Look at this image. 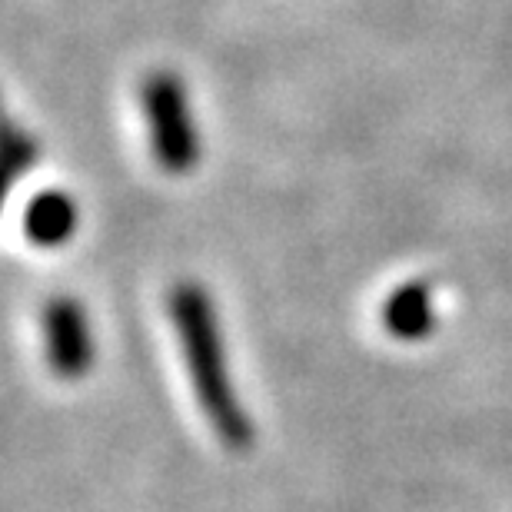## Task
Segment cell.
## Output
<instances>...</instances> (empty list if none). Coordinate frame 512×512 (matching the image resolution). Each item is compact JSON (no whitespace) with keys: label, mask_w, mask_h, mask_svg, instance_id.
<instances>
[{"label":"cell","mask_w":512,"mask_h":512,"mask_svg":"<svg viewBox=\"0 0 512 512\" xmlns=\"http://www.w3.org/2000/svg\"><path fill=\"white\" fill-rule=\"evenodd\" d=\"M167 310L203 419L223 446L243 453L253 446V419L247 416L230 380L217 306L200 283H177L170 290Z\"/></svg>","instance_id":"6da1fadb"},{"label":"cell","mask_w":512,"mask_h":512,"mask_svg":"<svg viewBox=\"0 0 512 512\" xmlns=\"http://www.w3.org/2000/svg\"><path fill=\"white\" fill-rule=\"evenodd\" d=\"M143 114H147L150 150L163 173L183 177L200 163V133L193 124L190 97L180 77L170 70H157L143 80Z\"/></svg>","instance_id":"7a4b0ae2"},{"label":"cell","mask_w":512,"mask_h":512,"mask_svg":"<svg viewBox=\"0 0 512 512\" xmlns=\"http://www.w3.org/2000/svg\"><path fill=\"white\" fill-rule=\"evenodd\" d=\"M44 356L60 380H80L94 366V333H90L87 310L74 296H57L44 306Z\"/></svg>","instance_id":"3957f363"},{"label":"cell","mask_w":512,"mask_h":512,"mask_svg":"<svg viewBox=\"0 0 512 512\" xmlns=\"http://www.w3.org/2000/svg\"><path fill=\"white\" fill-rule=\"evenodd\" d=\"M383 330L399 343H419L436 330L433 286L426 280H409L396 286L383 303Z\"/></svg>","instance_id":"277c9868"},{"label":"cell","mask_w":512,"mask_h":512,"mask_svg":"<svg viewBox=\"0 0 512 512\" xmlns=\"http://www.w3.org/2000/svg\"><path fill=\"white\" fill-rule=\"evenodd\" d=\"M77 233V203L64 190H40L24 207V237L34 247L54 250Z\"/></svg>","instance_id":"5b68a950"},{"label":"cell","mask_w":512,"mask_h":512,"mask_svg":"<svg viewBox=\"0 0 512 512\" xmlns=\"http://www.w3.org/2000/svg\"><path fill=\"white\" fill-rule=\"evenodd\" d=\"M34 140L24 137L20 130H10V137H7V153H4V163H7V177L10 180H17L20 173H24L30 163H34Z\"/></svg>","instance_id":"8992f818"}]
</instances>
